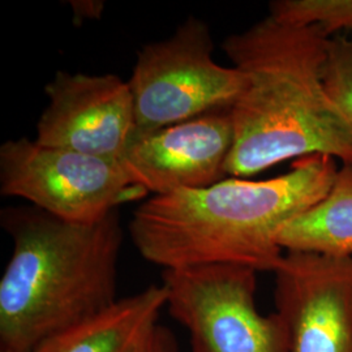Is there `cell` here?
Segmentation results:
<instances>
[{
  "mask_svg": "<svg viewBox=\"0 0 352 352\" xmlns=\"http://www.w3.org/2000/svg\"><path fill=\"white\" fill-rule=\"evenodd\" d=\"M337 162L314 154L272 179L231 177L206 188L151 196L135 210L129 235L142 258L164 270L239 265L274 273L285 256L279 232L325 199Z\"/></svg>",
  "mask_w": 352,
  "mask_h": 352,
  "instance_id": "6da1fadb",
  "label": "cell"
},
{
  "mask_svg": "<svg viewBox=\"0 0 352 352\" xmlns=\"http://www.w3.org/2000/svg\"><path fill=\"white\" fill-rule=\"evenodd\" d=\"M330 38L317 26L286 25L267 16L223 41L244 77L231 109L227 176L247 179L314 154L352 164V128L322 82Z\"/></svg>",
  "mask_w": 352,
  "mask_h": 352,
  "instance_id": "7a4b0ae2",
  "label": "cell"
},
{
  "mask_svg": "<svg viewBox=\"0 0 352 352\" xmlns=\"http://www.w3.org/2000/svg\"><path fill=\"white\" fill-rule=\"evenodd\" d=\"M1 225L12 253L0 279V352H30L119 300L123 230L116 210L72 223L34 206L8 208Z\"/></svg>",
  "mask_w": 352,
  "mask_h": 352,
  "instance_id": "3957f363",
  "label": "cell"
},
{
  "mask_svg": "<svg viewBox=\"0 0 352 352\" xmlns=\"http://www.w3.org/2000/svg\"><path fill=\"white\" fill-rule=\"evenodd\" d=\"M209 26L188 17L166 39L145 45L128 80L136 116L135 136L231 110L244 87L234 67L213 59Z\"/></svg>",
  "mask_w": 352,
  "mask_h": 352,
  "instance_id": "277c9868",
  "label": "cell"
},
{
  "mask_svg": "<svg viewBox=\"0 0 352 352\" xmlns=\"http://www.w3.org/2000/svg\"><path fill=\"white\" fill-rule=\"evenodd\" d=\"M166 309L187 330L192 352H289L277 312L256 305L257 272L239 265H200L162 272Z\"/></svg>",
  "mask_w": 352,
  "mask_h": 352,
  "instance_id": "5b68a950",
  "label": "cell"
},
{
  "mask_svg": "<svg viewBox=\"0 0 352 352\" xmlns=\"http://www.w3.org/2000/svg\"><path fill=\"white\" fill-rule=\"evenodd\" d=\"M0 192L72 223L98 222L146 193L131 182L120 161L29 139L0 146Z\"/></svg>",
  "mask_w": 352,
  "mask_h": 352,
  "instance_id": "8992f818",
  "label": "cell"
},
{
  "mask_svg": "<svg viewBox=\"0 0 352 352\" xmlns=\"http://www.w3.org/2000/svg\"><path fill=\"white\" fill-rule=\"evenodd\" d=\"M274 274L289 352H352V254L286 252Z\"/></svg>",
  "mask_w": 352,
  "mask_h": 352,
  "instance_id": "52a82bcc",
  "label": "cell"
},
{
  "mask_svg": "<svg viewBox=\"0 0 352 352\" xmlns=\"http://www.w3.org/2000/svg\"><path fill=\"white\" fill-rule=\"evenodd\" d=\"M49 104L37 123L43 146L120 161L136 131L128 81L119 76L59 71L46 85Z\"/></svg>",
  "mask_w": 352,
  "mask_h": 352,
  "instance_id": "ba28073f",
  "label": "cell"
},
{
  "mask_svg": "<svg viewBox=\"0 0 352 352\" xmlns=\"http://www.w3.org/2000/svg\"><path fill=\"white\" fill-rule=\"evenodd\" d=\"M232 145L231 110H219L133 138L120 162L135 186L161 196L225 180Z\"/></svg>",
  "mask_w": 352,
  "mask_h": 352,
  "instance_id": "9c48e42d",
  "label": "cell"
},
{
  "mask_svg": "<svg viewBox=\"0 0 352 352\" xmlns=\"http://www.w3.org/2000/svg\"><path fill=\"white\" fill-rule=\"evenodd\" d=\"M166 302L164 285H151L119 299L100 315L51 336L30 352H138L158 324Z\"/></svg>",
  "mask_w": 352,
  "mask_h": 352,
  "instance_id": "30bf717a",
  "label": "cell"
},
{
  "mask_svg": "<svg viewBox=\"0 0 352 352\" xmlns=\"http://www.w3.org/2000/svg\"><path fill=\"white\" fill-rule=\"evenodd\" d=\"M286 252L352 254V164H342L325 199L289 221L278 235Z\"/></svg>",
  "mask_w": 352,
  "mask_h": 352,
  "instance_id": "8fae6325",
  "label": "cell"
},
{
  "mask_svg": "<svg viewBox=\"0 0 352 352\" xmlns=\"http://www.w3.org/2000/svg\"><path fill=\"white\" fill-rule=\"evenodd\" d=\"M269 10L286 25L317 26L329 37L342 30L352 36V0H276Z\"/></svg>",
  "mask_w": 352,
  "mask_h": 352,
  "instance_id": "7c38bea8",
  "label": "cell"
},
{
  "mask_svg": "<svg viewBox=\"0 0 352 352\" xmlns=\"http://www.w3.org/2000/svg\"><path fill=\"white\" fill-rule=\"evenodd\" d=\"M322 82L329 98L352 128V36L329 39Z\"/></svg>",
  "mask_w": 352,
  "mask_h": 352,
  "instance_id": "4fadbf2b",
  "label": "cell"
},
{
  "mask_svg": "<svg viewBox=\"0 0 352 352\" xmlns=\"http://www.w3.org/2000/svg\"><path fill=\"white\" fill-rule=\"evenodd\" d=\"M177 342L174 333L167 327L157 324L142 340L138 352H177Z\"/></svg>",
  "mask_w": 352,
  "mask_h": 352,
  "instance_id": "5bb4252c",
  "label": "cell"
},
{
  "mask_svg": "<svg viewBox=\"0 0 352 352\" xmlns=\"http://www.w3.org/2000/svg\"><path fill=\"white\" fill-rule=\"evenodd\" d=\"M75 16L78 20L84 19H100L102 11H103V1H91V0H85V1H69Z\"/></svg>",
  "mask_w": 352,
  "mask_h": 352,
  "instance_id": "9a60e30c",
  "label": "cell"
}]
</instances>
